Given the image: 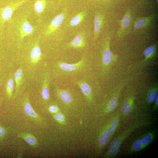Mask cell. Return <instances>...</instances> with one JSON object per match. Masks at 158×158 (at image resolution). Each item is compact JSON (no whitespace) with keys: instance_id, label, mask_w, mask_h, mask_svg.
<instances>
[{"instance_id":"obj_22","label":"cell","mask_w":158,"mask_h":158,"mask_svg":"<svg viewBox=\"0 0 158 158\" xmlns=\"http://www.w3.org/2000/svg\"><path fill=\"white\" fill-rule=\"evenodd\" d=\"M120 114L117 113L111 119L110 126V137H112L115 133L117 128L118 126L119 121Z\"/></svg>"},{"instance_id":"obj_4","label":"cell","mask_w":158,"mask_h":158,"mask_svg":"<svg viewBox=\"0 0 158 158\" xmlns=\"http://www.w3.org/2000/svg\"><path fill=\"white\" fill-rule=\"evenodd\" d=\"M66 11V9L64 8L60 13L53 19L44 31V34L45 36L51 35L58 29L64 20Z\"/></svg>"},{"instance_id":"obj_6","label":"cell","mask_w":158,"mask_h":158,"mask_svg":"<svg viewBox=\"0 0 158 158\" xmlns=\"http://www.w3.org/2000/svg\"><path fill=\"white\" fill-rule=\"evenodd\" d=\"M84 59H82L77 63L69 64L63 62H59L57 64L59 69L63 72L66 73L76 72L80 70L86 65Z\"/></svg>"},{"instance_id":"obj_7","label":"cell","mask_w":158,"mask_h":158,"mask_svg":"<svg viewBox=\"0 0 158 158\" xmlns=\"http://www.w3.org/2000/svg\"><path fill=\"white\" fill-rule=\"evenodd\" d=\"M22 103V110L25 116L31 120L36 122H40L41 119L38 114L35 111L30 103L28 98L26 97Z\"/></svg>"},{"instance_id":"obj_27","label":"cell","mask_w":158,"mask_h":158,"mask_svg":"<svg viewBox=\"0 0 158 158\" xmlns=\"http://www.w3.org/2000/svg\"><path fill=\"white\" fill-rule=\"evenodd\" d=\"M9 128L0 125V141L3 140L8 133Z\"/></svg>"},{"instance_id":"obj_21","label":"cell","mask_w":158,"mask_h":158,"mask_svg":"<svg viewBox=\"0 0 158 158\" xmlns=\"http://www.w3.org/2000/svg\"><path fill=\"white\" fill-rule=\"evenodd\" d=\"M46 0H36L34 4V9L36 14L40 16L43 12L46 5Z\"/></svg>"},{"instance_id":"obj_8","label":"cell","mask_w":158,"mask_h":158,"mask_svg":"<svg viewBox=\"0 0 158 158\" xmlns=\"http://www.w3.org/2000/svg\"><path fill=\"white\" fill-rule=\"evenodd\" d=\"M85 34L80 32L66 45L68 48L80 49L84 48L86 45V42Z\"/></svg>"},{"instance_id":"obj_20","label":"cell","mask_w":158,"mask_h":158,"mask_svg":"<svg viewBox=\"0 0 158 158\" xmlns=\"http://www.w3.org/2000/svg\"><path fill=\"white\" fill-rule=\"evenodd\" d=\"M132 100H128L123 103L121 109V112L122 115L126 116L129 115L132 112L133 107Z\"/></svg>"},{"instance_id":"obj_29","label":"cell","mask_w":158,"mask_h":158,"mask_svg":"<svg viewBox=\"0 0 158 158\" xmlns=\"http://www.w3.org/2000/svg\"><path fill=\"white\" fill-rule=\"evenodd\" d=\"M54 117L56 120L59 121H62L64 118L63 115L60 113L55 114L54 115Z\"/></svg>"},{"instance_id":"obj_14","label":"cell","mask_w":158,"mask_h":158,"mask_svg":"<svg viewBox=\"0 0 158 158\" xmlns=\"http://www.w3.org/2000/svg\"><path fill=\"white\" fill-rule=\"evenodd\" d=\"M23 72L22 69L19 68L15 71L14 75V81L15 83V91L14 96L15 97L19 94L20 86L22 82Z\"/></svg>"},{"instance_id":"obj_25","label":"cell","mask_w":158,"mask_h":158,"mask_svg":"<svg viewBox=\"0 0 158 158\" xmlns=\"http://www.w3.org/2000/svg\"><path fill=\"white\" fill-rule=\"evenodd\" d=\"M156 51V47L154 45H151L147 47L144 52V55L146 59L153 55Z\"/></svg>"},{"instance_id":"obj_10","label":"cell","mask_w":158,"mask_h":158,"mask_svg":"<svg viewBox=\"0 0 158 158\" xmlns=\"http://www.w3.org/2000/svg\"><path fill=\"white\" fill-rule=\"evenodd\" d=\"M104 17L100 13H96L94 21V38L96 40L98 37L101 32L104 22Z\"/></svg>"},{"instance_id":"obj_28","label":"cell","mask_w":158,"mask_h":158,"mask_svg":"<svg viewBox=\"0 0 158 158\" xmlns=\"http://www.w3.org/2000/svg\"><path fill=\"white\" fill-rule=\"evenodd\" d=\"M59 109L58 107L55 105H51L48 108L49 111L51 113H55L57 112Z\"/></svg>"},{"instance_id":"obj_33","label":"cell","mask_w":158,"mask_h":158,"mask_svg":"<svg viewBox=\"0 0 158 158\" xmlns=\"http://www.w3.org/2000/svg\"></svg>"},{"instance_id":"obj_11","label":"cell","mask_w":158,"mask_h":158,"mask_svg":"<svg viewBox=\"0 0 158 158\" xmlns=\"http://www.w3.org/2000/svg\"><path fill=\"white\" fill-rule=\"evenodd\" d=\"M110 38L108 37L106 39L102 53V60L104 65L109 64L111 62L113 55L109 49Z\"/></svg>"},{"instance_id":"obj_31","label":"cell","mask_w":158,"mask_h":158,"mask_svg":"<svg viewBox=\"0 0 158 158\" xmlns=\"http://www.w3.org/2000/svg\"><path fill=\"white\" fill-rule=\"evenodd\" d=\"M156 1L157 2V3H158V0H156Z\"/></svg>"},{"instance_id":"obj_13","label":"cell","mask_w":158,"mask_h":158,"mask_svg":"<svg viewBox=\"0 0 158 158\" xmlns=\"http://www.w3.org/2000/svg\"><path fill=\"white\" fill-rule=\"evenodd\" d=\"M39 40L35 42L30 54V59L32 63H36L41 59L42 53L39 45Z\"/></svg>"},{"instance_id":"obj_16","label":"cell","mask_w":158,"mask_h":158,"mask_svg":"<svg viewBox=\"0 0 158 158\" xmlns=\"http://www.w3.org/2000/svg\"><path fill=\"white\" fill-rule=\"evenodd\" d=\"M49 76L48 74H46L45 75L42 88L41 96L43 100L45 101H48L50 97L49 89Z\"/></svg>"},{"instance_id":"obj_23","label":"cell","mask_w":158,"mask_h":158,"mask_svg":"<svg viewBox=\"0 0 158 158\" xmlns=\"http://www.w3.org/2000/svg\"><path fill=\"white\" fill-rule=\"evenodd\" d=\"M14 76L10 78L7 80L6 86V92L8 99L11 98L13 96V93L14 89Z\"/></svg>"},{"instance_id":"obj_24","label":"cell","mask_w":158,"mask_h":158,"mask_svg":"<svg viewBox=\"0 0 158 158\" xmlns=\"http://www.w3.org/2000/svg\"><path fill=\"white\" fill-rule=\"evenodd\" d=\"M118 103L117 98L115 97H113L109 101L108 107L106 109V111L109 112L114 110L117 107Z\"/></svg>"},{"instance_id":"obj_26","label":"cell","mask_w":158,"mask_h":158,"mask_svg":"<svg viewBox=\"0 0 158 158\" xmlns=\"http://www.w3.org/2000/svg\"><path fill=\"white\" fill-rule=\"evenodd\" d=\"M158 96L157 92L156 90H153L150 91L147 95V99L150 103L154 101L155 100Z\"/></svg>"},{"instance_id":"obj_3","label":"cell","mask_w":158,"mask_h":158,"mask_svg":"<svg viewBox=\"0 0 158 158\" xmlns=\"http://www.w3.org/2000/svg\"><path fill=\"white\" fill-rule=\"evenodd\" d=\"M28 0H18L0 7V37H2L5 24L10 20L14 11Z\"/></svg>"},{"instance_id":"obj_2","label":"cell","mask_w":158,"mask_h":158,"mask_svg":"<svg viewBox=\"0 0 158 158\" xmlns=\"http://www.w3.org/2000/svg\"><path fill=\"white\" fill-rule=\"evenodd\" d=\"M156 133V131L152 130L134 136L127 143V152L131 154L138 152L147 147L154 140Z\"/></svg>"},{"instance_id":"obj_19","label":"cell","mask_w":158,"mask_h":158,"mask_svg":"<svg viewBox=\"0 0 158 158\" xmlns=\"http://www.w3.org/2000/svg\"><path fill=\"white\" fill-rule=\"evenodd\" d=\"M86 11H81L74 16L70 22V25L73 27L80 24L84 20L86 15Z\"/></svg>"},{"instance_id":"obj_9","label":"cell","mask_w":158,"mask_h":158,"mask_svg":"<svg viewBox=\"0 0 158 158\" xmlns=\"http://www.w3.org/2000/svg\"><path fill=\"white\" fill-rule=\"evenodd\" d=\"M131 20L130 11V10L128 9L127 10L121 20L120 27L117 33V35L119 37L122 36L126 33L130 27Z\"/></svg>"},{"instance_id":"obj_12","label":"cell","mask_w":158,"mask_h":158,"mask_svg":"<svg viewBox=\"0 0 158 158\" xmlns=\"http://www.w3.org/2000/svg\"><path fill=\"white\" fill-rule=\"evenodd\" d=\"M18 137L24 140L30 146L36 147L38 145L37 138L33 134L26 132L19 133Z\"/></svg>"},{"instance_id":"obj_17","label":"cell","mask_w":158,"mask_h":158,"mask_svg":"<svg viewBox=\"0 0 158 158\" xmlns=\"http://www.w3.org/2000/svg\"><path fill=\"white\" fill-rule=\"evenodd\" d=\"M111 121V120L99 139V144L101 146H103L105 145L110 138V126Z\"/></svg>"},{"instance_id":"obj_5","label":"cell","mask_w":158,"mask_h":158,"mask_svg":"<svg viewBox=\"0 0 158 158\" xmlns=\"http://www.w3.org/2000/svg\"><path fill=\"white\" fill-rule=\"evenodd\" d=\"M35 30V28L30 23L27 18H23L20 21L18 28L20 43L23 41L24 37L33 34Z\"/></svg>"},{"instance_id":"obj_1","label":"cell","mask_w":158,"mask_h":158,"mask_svg":"<svg viewBox=\"0 0 158 158\" xmlns=\"http://www.w3.org/2000/svg\"><path fill=\"white\" fill-rule=\"evenodd\" d=\"M146 123L145 121H142L136 122L129 125L111 142L105 154V157L112 158L116 156L124 140L136 129L143 126Z\"/></svg>"},{"instance_id":"obj_18","label":"cell","mask_w":158,"mask_h":158,"mask_svg":"<svg viewBox=\"0 0 158 158\" xmlns=\"http://www.w3.org/2000/svg\"><path fill=\"white\" fill-rule=\"evenodd\" d=\"M56 93L60 99L64 102L69 103L72 100V97L70 92L67 90L56 88Z\"/></svg>"},{"instance_id":"obj_15","label":"cell","mask_w":158,"mask_h":158,"mask_svg":"<svg viewBox=\"0 0 158 158\" xmlns=\"http://www.w3.org/2000/svg\"><path fill=\"white\" fill-rule=\"evenodd\" d=\"M155 16L153 14L148 17L140 18L136 20L134 24V28L135 29L142 28L149 24Z\"/></svg>"},{"instance_id":"obj_30","label":"cell","mask_w":158,"mask_h":158,"mask_svg":"<svg viewBox=\"0 0 158 158\" xmlns=\"http://www.w3.org/2000/svg\"><path fill=\"white\" fill-rule=\"evenodd\" d=\"M158 96H157L155 100V103L153 107L154 110H157L158 108Z\"/></svg>"},{"instance_id":"obj_32","label":"cell","mask_w":158,"mask_h":158,"mask_svg":"<svg viewBox=\"0 0 158 158\" xmlns=\"http://www.w3.org/2000/svg\"><path fill=\"white\" fill-rule=\"evenodd\" d=\"M59 0V1H61L62 0Z\"/></svg>"}]
</instances>
